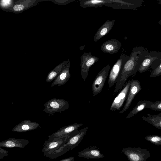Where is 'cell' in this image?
Returning a JSON list of instances; mask_svg holds the SVG:
<instances>
[{
  "label": "cell",
  "instance_id": "cell-1",
  "mask_svg": "<svg viewBox=\"0 0 161 161\" xmlns=\"http://www.w3.org/2000/svg\"><path fill=\"white\" fill-rule=\"evenodd\" d=\"M149 53V51L142 47L133 48L129 59L125 63L116 80L114 95L123 87L130 76L138 71L142 62Z\"/></svg>",
  "mask_w": 161,
  "mask_h": 161
},
{
  "label": "cell",
  "instance_id": "cell-2",
  "mask_svg": "<svg viewBox=\"0 0 161 161\" xmlns=\"http://www.w3.org/2000/svg\"><path fill=\"white\" fill-rule=\"evenodd\" d=\"M88 128V127H87L73 133L64 145L46 157L52 159H55L74 148L82 141Z\"/></svg>",
  "mask_w": 161,
  "mask_h": 161
},
{
  "label": "cell",
  "instance_id": "cell-3",
  "mask_svg": "<svg viewBox=\"0 0 161 161\" xmlns=\"http://www.w3.org/2000/svg\"><path fill=\"white\" fill-rule=\"evenodd\" d=\"M121 152L129 161H146L150 156L149 151L139 147L124 148Z\"/></svg>",
  "mask_w": 161,
  "mask_h": 161
},
{
  "label": "cell",
  "instance_id": "cell-4",
  "mask_svg": "<svg viewBox=\"0 0 161 161\" xmlns=\"http://www.w3.org/2000/svg\"><path fill=\"white\" fill-rule=\"evenodd\" d=\"M69 106V103L63 99H50L44 104L45 108L43 111L50 114H53L58 112L65 111Z\"/></svg>",
  "mask_w": 161,
  "mask_h": 161
},
{
  "label": "cell",
  "instance_id": "cell-5",
  "mask_svg": "<svg viewBox=\"0 0 161 161\" xmlns=\"http://www.w3.org/2000/svg\"><path fill=\"white\" fill-rule=\"evenodd\" d=\"M110 69V66L108 65L98 73L92 85L93 95L94 97L102 91Z\"/></svg>",
  "mask_w": 161,
  "mask_h": 161
},
{
  "label": "cell",
  "instance_id": "cell-6",
  "mask_svg": "<svg viewBox=\"0 0 161 161\" xmlns=\"http://www.w3.org/2000/svg\"><path fill=\"white\" fill-rule=\"evenodd\" d=\"M129 58V56L125 54H121L119 58L113 66L109 74L108 79L109 89L115 83L116 80L121 69Z\"/></svg>",
  "mask_w": 161,
  "mask_h": 161
},
{
  "label": "cell",
  "instance_id": "cell-7",
  "mask_svg": "<svg viewBox=\"0 0 161 161\" xmlns=\"http://www.w3.org/2000/svg\"><path fill=\"white\" fill-rule=\"evenodd\" d=\"M99 58L92 55L91 53H85L80 58L81 74L84 81L86 80L90 68L99 61Z\"/></svg>",
  "mask_w": 161,
  "mask_h": 161
},
{
  "label": "cell",
  "instance_id": "cell-8",
  "mask_svg": "<svg viewBox=\"0 0 161 161\" xmlns=\"http://www.w3.org/2000/svg\"><path fill=\"white\" fill-rule=\"evenodd\" d=\"M73 133L57 140L52 141L45 140L42 150L43 155L46 157L62 146L68 140L70 136Z\"/></svg>",
  "mask_w": 161,
  "mask_h": 161
},
{
  "label": "cell",
  "instance_id": "cell-9",
  "mask_svg": "<svg viewBox=\"0 0 161 161\" xmlns=\"http://www.w3.org/2000/svg\"><path fill=\"white\" fill-rule=\"evenodd\" d=\"M142 89L140 81L138 80H130V86L127 94L125 103L122 109L119 112L123 113L129 108L134 97Z\"/></svg>",
  "mask_w": 161,
  "mask_h": 161
},
{
  "label": "cell",
  "instance_id": "cell-10",
  "mask_svg": "<svg viewBox=\"0 0 161 161\" xmlns=\"http://www.w3.org/2000/svg\"><path fill=\"white\" fill-rule=\"evenodd\" d=\"M82 123H75L72 124L63 126L48 136V141H52L57 140L59 138L69 135L78 130V128L81 126Z\"/></svg>",
  "mask_w": 161,
  "mask_h": 161
},
{
  "label": "cell",
  "instance_id": "cell-11",
  "mask_svg": "<svg viewBox=\"0 0 161 161\" xmlns=\"http://www.w3.org/2000/svg\"><path fill=\"white\" fill-rule=\"evenodd\" d=\"M130 84V80H129L113 102L110 108V110L116 111L120 109L126 99Z\"/></svg>",
  "mask_w": 161,
  "mask_h": 161
},
{
  "label": "cell",
  "instance_id": "cell-12",
  "mask_svg": "<svg viewBox=\"0 0 161 161\" xmlns=\"http://www.w3.org/2000/svg\"><path fill=\"white\" fill-rule=\"evenodd\" d=\"M161 59V52L151 51L148 56L142 62L138 71L142 73L147 71L155 61Z\"/></svg>",
  "mask_w": 161,
  "mask_h": 161
},
{
  "label": "cell",
  "instance_id": "cell-13",
  "mask_svg": "<svg viewBox=\"0 0 161 161\" xmlns=\"http://www.w3.org/2000/svg\"><path fill=\"white\" fill-rule=\"evenodd\" d=\"M122 46L121 43L116 39L108 40L103 43L101 50L104 53L110 54L117 53Z\"/></svg>",
  "mask_w": 161,
  "mask_h": 161
},
{
  "label": "cell",
  "instance_id": "cell-14",
  "mask_svg": "<svg viewBox=\"0 0 161 161\" xmlns=\"http://www.w3.org/2000/svg\"><path fill=\"white\" fill-rule=\"evenodd\" d=\"M29 142L28 140L24 139H17L15 138H9L0 142V147L7 148L19 147L23 148Z\"/></svg>",
  "mask_w": 161,
  "mask_h": 161
},
{
  "label": "cell",
  "instance_id": "cell-15",
  "mask_svg": "<svg viewBox=\"0 0 161 161\" xmlns=\"http://www.w3.org/2000/svg\"><path fill=\"white\" fill-rule=\"evenodd\" d=\"M80 157L87 159H98L104 157L96 147L92 146L86 148L78 153Z\"/></svg>",
  "mask_w": 161,
  "mask_h": 161
},
{
  "label": "cell",
  "instance_id": "cell-16",
  "mask_svg": "<svg viewBox=\"0 0 161 161\" xmlns=\"http://www.w3.org/2000/svg\"><path fill=\"white\" fill-rule=\"evenodd\" d=\"M39 125L38 123L31 122L28 119L17 125L13 129L12 131L18 132H25L36 129Z\"/></svg>",
  "mask_w": 161,
  "mask_h": 161
},
{
  "label": "cell",
  "instance_id": "cell-17",
  "mask_svg": "<svg viewBox=\"0 0 161 161\" xmlns=\"http://www.w3.org/2000/svg\"><path fill=\"white\" fill-rule=\"evenodd\" d=\"M70 66V61L54 80L52 84L51 87H53L56 85H58V86H62L68 81L70 77V73L69 72Z\"/></svg>",
  "mask_w": 161,
  "mask_h": 161
},
{
  "label": "cell",
  "instance_id": "cell-18",
  "mask_svg": "<svg viewBox=\"0 0 161 161\" xmlns=\"http://www.w3.org/2000/svg\"><path fill=\"white\" fill-rule=\"evenodd\" d=\"M115 21V20H108L105 21L95 34L93 38L94 41L97 42L107 35L112 29Z\"/></svg>",
  "mask_w": 161,
  "mask_h": 161
},
{
  "label": "cell",
  "instance_id": "cell-19",
  "mask_svg": "<svg viewBox=\"0 0 161 161\" xmlns=\"http://www.w3.org/2000/svg\"><path fill=\"white\" fill-rule=\"evenodd\" d=\"M70 61L69 59L63 61L51 70L48 74L46 79L47 83L50 82L54 80Z\"/></svg>",
  "mask_w": 161,
  "mask_h": 161
},
{
  "label": "cell",
  "instance_id": "cell-20",
  "mask_svg": "<svg viewBox=\"0 0 161 161\" xmlns=\"http://www.w3.org/2000/svg\"><path fill=\"white\" fill-rule=\"evenodd\" d=\"M153 103V102L148 100H141L139 101L137 105L127 115L126 119H129L144 109L148 108L149 106Z\"/></svg>",
  "mask_w": 161,
  "mask_h": 161
},
{
  "label": "cell",
  "instance_id": "cell-21",
  "mask_svg": "<svg viewBox=\"0 0 161 161\" xmlns=\"http://www.w3.org/2000/svg\"><path fill=\"white\" fill-rule=\"evenodd\" d=\"M147 117L143 116L142 119L152 125L154 127L161 129V113L157 115H151L147 114Z\"/></svg>",
  "mask_w": 161,
  "mask_h": 161
},
{
  "label": "cell",
  "instance_id": "cell-22",
  "mask_svg": "<svg viewBox=\"0 0 161 161\" xmlns=\"http://www.w3.org/2000/svg\"><path fill=\"white\" fill-rule=\"evenodd\" d=\"M105 0H81L80 5L82 8L101 7L104 5Z\"/></svg>",
  "mask_w": 161,
  "mask_h": 161
},
{
  "label": "cell",
  "instance_id": "cell-23",
  "mask_svg": "<svg viewBox=\"0 0 161 161\" xmlns=\"http://www.w3.org/2000/svg\"><path fill=\"white\" fill-rule=\"evenodd\" d=\"M147 141L157 146L161 145V137L157 135H149L145 137Z\"/></svg>",
  "mask_w": 161,
  "mask_h": 161
},
{
  "label": "cell",
  "instance_id": "cell-24",
  "mask_svg": "<svg viewBox=\"0 0 161 161\" xmlns=\"http://www.w3.org/2000/svg\"><path fill=\"white\" fill-rule=\"evenodd\" d=\"M161 75V63L153 69L149 75L150 78H155Z\"/></svg>",
  "mask_w": 161,
  "mask_h": 161
},
{
  "label": "cell",
  "instance_id": "cell-25",
  "mask_svg": "<svg viewBox=\"0 0 161 161\" xmlns=\"http://www.w3.org/2000/svg\"><path fill=\"white\" fill-rule=\"evenodd\" d=\"M147 108L151 109L152 110L156 111H161V101L158 100L149 106Z\"/></svg>",
  "mask_w": 161,
  "mask_h": 161
},
{
  "label": "cell",
  "instance_id": "cell-26",
  "mask_svg": "<svg viewBox=\"0 0 161 161\" xmlns=\"http://www.w3.org/2000/svg\"><path fill=\"white\" fill-rule=\"evenodd\" d=\"M54 3L58 5H64L67 4L76 0H49Z\"/></svg>",
  "mask_w": 161,
  "mask_h": 161
},
{
  "label": "cell",
  "instance_id": "cell-27",
  "mask_svg": "<svg viewBox=\"0 0 161 161\" xmlns=\"http://www.w3.org/2000/svg\"><path fill=\"white\" fill-rule=\"evenodd\" d=\"M8 151L0 147V159H3L4 157L8 156Z\"/></svg>",
  "mask_w": 161,
  "mask_h": 161
},
{
  "label": "cell",
  "instance_id": "cell-28",
  "mask_svg": "<svg viewBox=\"0 0 161 161\" xmlns=\"http://www.w3.org/2000/svg\"><path fill=\"white\" fill-rule=\"evenodd\" d=\"M12 1L10 0H2L1 1V5L3 7H6L10 4Z\"/></svg>",
  "mask_w": 161,
  "mask_h": 161
},
{
  "label": "cell",
  "instance_id": "cell-29",
  "mask_svg": "<svg viewBox=\"0 0 161 161\" xmlns=\"http://www.w3.org/2000/svg\"><path fill=\"white\" fill-rule=\"evenodd\" d=\"M75 158L74 157H70L68 158H64L59 161H74Z\"/></svg>",
  "mask_w": 161,
  "mask_h": 161
},
{
  "label": "cell",
  "instance_id": "cell-30",
  "mask_svg": "<svg viewBox=\"0 0 161 161\" xmlns=\"http://www.w3.org/2000/svg\"></svg>",
  "mask_w": 161,
  "mask_h": 161
}]
</instances>
